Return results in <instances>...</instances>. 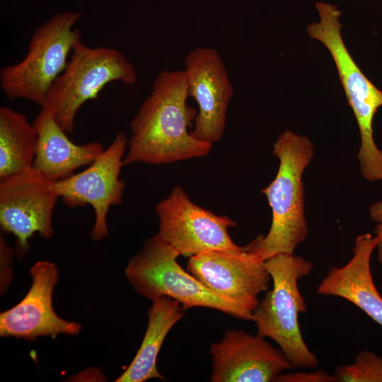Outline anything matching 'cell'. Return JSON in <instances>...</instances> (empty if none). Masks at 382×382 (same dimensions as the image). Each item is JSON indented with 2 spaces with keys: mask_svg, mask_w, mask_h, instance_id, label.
Masks as SVG:
<instances>
[{
  "mask_svg": "<svg viewBox=\"0 0 382 382\" xmlns=\"http://www.w3.org/2000/svg\"><path fill=\"white\" fill-rule=\"evenodd\" d=\"M183 70L189 96L198 105L190 133L200 141L216 143L224 135L233 93L225 64L215 49L200 47L187 54Z\"/></svg>",
  "mask_w": 382,
  "mask_h": 382,
  "instance_id": "obj_12",
  "label": "cell"
},
{
  "mask_svg": "<svg viewBox=\"0 0 382 382\" xmlns=\"http://www.w3.org/2000/svg\"><path fill=\"white\" fill-rule=\"evenodd\" d=\"M273 286L267 291L253 311L257 334L273 340L292 369H313L317 357L305 342L299 316L307 304L298 282L311 274L313 265L301 255L278 254L265 260Z\"/></svg>",
  "mask_w": 382,
  "mask_h": 382,
  "instance_id": "obj_3",
  "label": "cell"
},
{
  "mask_svg": "<svg viewBox=\"0 0 382 382\" xmlns=\"http://www.w3.org/2000/svg\"><path fill=\"white\" fill-rule=\"evenodd\" d=\"M57 198L52 182L33 168L0 179V225L4 233L16 238L18 257L25 255L35 233L45 239L53 235Z\"/></svg>",
  "mask_w": 382,
  "mask_h": 382,
  "instance_id": "obj_10",
  "label": "cell"
},
{
  "mask_svg": "<svg viewBox=\"0 0 382 382\" xmlns=\"http://www.w3.org/2000/svg\"><path fill=\"white\" fill-rule=\"evenodd\" d=\"M188 96L183 69L158 74L131 122L124 165L169 164L209 154L213 144L188 130L197 112L187 105Z\"/></svg>",
  "mask_w": 382,
  "mask_h": 382,
  "instance_id": "obj_1",
  "label": "cell"
},
{
  "mask_svg": "<svg viewBox=\"0 0 382 382\" xmlns=\"http://www.w3.org/2000/svg\"><path fill=\"white\" fill-rule=\"evenodd\" d=\"M274 382H336L333 374L324 371L317 370L313 372L281 373Z\"/></svg>",
  "mask_w": 382,
  "mask_h": 382,
  "instance_id": "obj_20",
  "label": "cell"
},
{
  "mask_svg": "<svg viewBox=\"0 0 382 382\" xmlns=\"http://www.w3.org/2000/svg\"><path fill=\"white\" fill-rule=\"evenodd\" d=\"M316 6L320 20L308 25L307 33L326 47L335 64L360 132L357 158L361 175L369 181L381 180L382 151L374 139L373 122L382 106V91L364 75L348 52L341 35V12L337 6L325 2H317Z\"/></svg>",
  "mask_w": 382,
  "mask_h": 382,
  "instance_id": "obj_4",
  "label": "cell"
},
{
  "mask_svg": "<svg viewBox=\"0 0 382 382\" xmlns=\"http://www.w3.org/2000/svg\"><path fill=\"white\" fill-rule=\"evenodd\" d=\"M137 80L134 65L122 52L107 47H89L79 39L42 107L52 113L66 133H72L79 108L97 98L107 84L119 81L134 85Z\"/></svg>",
  "mask_w": 382,
  "mask_h": 382,
  "instance_id": "obj_6",
  "label": "cell"
},
{
  "mask_svg": "<svg viewBox=\"0 0 382 382\" xmlns=\"http://www.w3.org/2000/svg\"><path fill=\"white\" fill-rule=\"evenodd\" d=\"M80 16L73 12L57 13L33 32L25 57L1 69L0 86L8 98L43 105L50 86L81 39L79 30L74 28Z\"/></svg>",
  "mask_w": 382,
  "mask_h": 382,
  "instance_id": "obj_7",
  "label": "cell"
},
{
  "mask_svg": "<svg viewBox=\"0 0 382 382\" xmlns=\"http://www.w3.org/2000/svg\"><path fill=\"white\" fill-rule=\"evenodd\" d=\"M33 125L37 139L32 168L50 182L66 178L77 168L90 165L104 150L97 141L74 144L43 107Z\"/></svg>",
  "mask_w": 382,
  "mask_h": 382,
  "instance_id": "obj_16",
  "label": "cell"
},
{
  "mask_svg": "<svg viewBox=\"0 0 382 382\" xmlns=\"http://www.w3.org/2000/svg\"><path fill=\"white\" fill-rule=\"evenodd\" d=\"M272 154L279 160L275 178L262 190L272 209L270 228L245 248L264 261L278 254H294L308 233L304 211L302 175L314 154L305 137L286 130L274 144Z\"/></svg>",
  "mask_w": 382,
  "mask_h": 382,
  "instance_id": "obj_2",
  "label": "cell"
},
{
  "mask_svg": "<svg viewBox=\"0 0 382 382\" xmlns=\"http://www.w3.org/2000/svg\"><path fill=\"white\" fill-rule=\"evenodd\" d=\"M31 286L24 298L0 313V335L33 341L39 337L76 335L81 325L62 318L52 306L58 269L52 262L40 260L30 269Z\"/></svg>",
  "mask_w": 382,
  "mask_h": 382,
  "instance_id": "obj_13",
  "label": "cell"
},
{
  "mask_svg": "<svg viewBox=\"0 0 382 382\" xmlns=\"http://www.w3.org/2000/svg\"><path fill=\"white\" fill-rule=\"evenodd\" d=\"M127 138L117 133L111 144L80 173L52 182V187L69 207L90 204L95 214L91 236L100 241L108 235L107 216L111 206L122 202L125 184L120 178Z\"/></svg>",
  "mask_w": 382,
  "mask_h": 382,
  "instance_id": "obj_9",
  "label": "cell"
},
{
  "mask_svg": "<svg viewBox=\"0 0 382 382\" xmlns=\"http://www.w3.org/2000/svg\"><path fill=\"white\" fill-rule=\"evenodd\" d=\"M187 270L210 291L252 316L258 295L267 291L271 279L265 261L245 247L238 251L210 250L193 255Z\"/></svg>",
  "mask_w": 382,
  "mask_h": 382,
  "instance_id": "obj_11",
  "label": "cell"
},
{
  "mask_svg": "<svg viewBox=\"0 0 382 382\" xmlns=\"http://www.w3.org/2000/svg\"><path fill=\"white\" fill-rule=\"evenodd\" d=\"M377 245V238L369 233L357 236L350 260L343 266L330 268L316 292L348 301L382 327V296L375 286L370 267Z\"/></svg>",
  "mask_w": 382,
  "mask_h": 382,
  "instance_id": "obj_15",
  "label": "cell"
},
{
  "mask_svg": "<svg viewBox=\"0 0 382 382\" xmlns=\"http://www.w3.org/2000/svg\"><path fill=\"white\" fill-rule=\"evenodd\" d=\"M159 236L180 255L190 257L210 250L238 251L243 248L231 238L228 229L237 224L194 203L180 185L157 202Z\"/></svg>",
  "mask_w": 382,
  "mask_h": 382,
  "instance_id": "obj_8",
  "label": "cell"
},
{
  "mask_svg": "<svg viewBox=\"0 0 382 382\" xmlns=\"http://www.w3.org/2000/svg\"><path fill=\"white\" fill-rule=\"evenodd\" d=\"M333 376L336 382H382V357L361 351L353 363L338 366Z\"/></svg>",
  "mask_w": 382,
  "mask_h": 382,
  "instance_id": "obj_19",
  "label": "cell"
},
{
  "mask_svg": "<svg viewBox=\"0 0 382 382\" xmlns=\"http://www.w3.org/2000/svg\"><path fill=\"white\" fill-rule=\"evenodd\" d=\"M369 217L376 224L374 228L375 236L378 239V259L382 265V201L376 202L369 207Z\"/></svg>",
  "mask_w": 382,
  "mask_h": 382,
  "instance_id": "obj_21",
  "label": "cell"
},
{
  "mask_svg": "<svg viewBox=\"0 0 382 382\" xmlns=\"http://www.w3.org/2000/svg\"><path fill=\"white\" fill-rule=\"evenodd\" d=\"M152 302L148 311V325L141 345L130 365L116 382L164 379L157 369L158 354L168 332L183 318L185 310L178 301L168 296H161Z\"/></svg>",
  "mask_w": 382,
  "mask_h": 382,
  "instance_id": "obj_17",
  "label": "cell"
},
{
  "mask_svg": "<svg viewBox=\"0 0 382 382\" xmlns=\"http://www.w3.org/2000/svg\"><path fill=\"white\" fill-rule=\"evenodd\" d=\"M37 139L23 114L0 108V179L32 168Z\"/></svg>",
  "mask_w": 382,
  "mask_h": 382,
  "instance_id": "obj_18",
  "label": "cell"
},
{
  "mask_svg": "<svg viewBox=\"0 0 382 382\" xmlns=\"http://www.w3.org/2000/svg\"><path fill=\"white\" fill-rule=\"evenodd\" d=\"M212 382H274L291 366L284 354L265 337L227 330L210 349Z\"/></svg>",
  "mask_w": 382,
  "mask_h": 382,
  "instance_id": "obj_14",
  "label": "cell"
},
{
  "mask_svg": "<svg viewBox=\"0 0 382 382\" xmlns=\"http://www.w3.org/2000/svg\"><path fill=\"white\" fill-rule=\"evenodd\" d=\"M180 254L157 233L146 240L129 261L125 274L132 288L151 301L161 296L178 301L184 310L206 307L234 318L252 320V314L214 294L177 262Z\"/></svg>",
  "mask_w": 382,
  "mask_h": 382,
  "instance_id": "obj_5",
  "label": "cell"
}]
</instances>
